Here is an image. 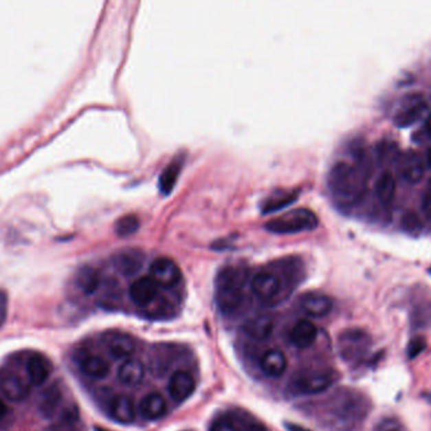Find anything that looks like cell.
Instances as JSON below:
<instances>
[{
	"label": "cell",
	"instance_id": "18",
	"mask_svg": "<svg viewBox=\"0 0 431 431\" xmlns=\"http://www.w3.org/2000/svg\"><path fill=\"white\" fill-rule=\"evenodd\" d=\"M110 415L118 423H131L135 419L134 402L125 395H119L113 397L110 404Z\"/></svg>",
	"mask_w": 431,
	"mask_h": 431
},
{
	"label": "cell",
	"instance_id": "25",
	"mask_svg": "<svg viewBox=\"0 0 431 431\" xmlns=\"http://www.w3.org/2000/svg\"><path fill=\"white\" fill-rule=\"evenodd\" d=\"M76 284L85 294H93L100 285V274L91 266H83L77 272Z\"/></svg>",
	"mask_w": 431,
	"mask_h": 431
},
{
	"label": "cell",
	"instance_id": "34",
	"mask_svg": "<svg viewBox=\"0 0 431 431\" xmlns=\"http://www.w3.org/2000/svg\"><path fill=\"white\" fill-rule=\"evenodd\" d=\"M285 428L289 431H310L305 428H302L300 425H296V423H285Z\"/></svg>",
	"mask_w": 431,
	"mask_h": 431
},
{
	"label": "cell",
	"instance_id": "3",
	"mask_svg": "<svg viewBox=\"0 0 431 431\" xmlns=\"http://www.w3.org/2000/svg\"><path fill=\"white\" fill-rule=\"evenodd\" d=\"M318 223L319 221L314 212L308 208H296L270 219L265 223V228L272 234H294L311 231L317 228Z\"/></svg>",
	"mask_w": 431,
	"mask_h": 431
},
{
	"label": "cell",
	"instance_id": "39",
	"mask_svg": "<svg viewBox=\"0 0 431 431\" xmlns=\"http://www.w3.org/2000/svg\"><path fill=\"white\" fill-rule=\"evenodd\" d=\"M429 192H430L431 193V178H430V181H429Z\"/></svg>",
	"mask_w": 431,
	"mask_h": 431
},
{
	"label": "cell",
	"instance_id": "24",
	"mask_svg": "<svg viewBox=\"0 0 431 431\" xmlns=\"http://www.w3.org/2000/svg\"><path fill=\"white\" fill-rule=\"evenodd\" d=\"M272 329H274V323L272 319L264 316L254 318L245 325L246 333L251 338L257 340H267L272 335Z\"/></svg>",
	"mask_w": 431,
	"mask_h": 431
},
{
	"label": "cell",
	"instance_id": "19",
	"mask_svg": "<svg viewBox=\"0 0 431 431\" xmlns=\"http://www.w3.org/2000/svg\"><path fill=\"white\" fill-rule=\"evenodd\" d=\"M143 254L137 250H126L115 256V266L124 275H133L139 272L143 266Z\"/></svg>",
	"mask_w": 431,
	"mask_h": 431
},
{
	"label": "cell",
	"instance_id": "15",
	"mask_svg": "<svg viewBox=\"0 0 431 431\" xmlns=\"http://www.w3.org/2000/svg\"><path fill=\"white\" fill-rule=\"evenodd\" d=\"M106 348L113 358L126 360L135 351V342L125 333H113L106 340Z\"/></svg>",
	"mask_w": 431,
	"mask_h": 431
},
{
	"label": "cell",
	"instance_id": "40",
	"mask_svg": "<svg viewBox=\"0 0 431 431\" xmlns=\"http://www.w3.org/2000/svg\"><path fill=\"white\" fill-rule=\"evenodd\" d=\"M429 400H430V401H431V393H430V399H429Z\"/></svg>",
	"mask_w": 431,
	"mask_h": 431
},
{
	"label": "cell",
	"instance_id": "1",
	"mask_svg": "<svg viewBox=\"0 0 431 431\" xmlns=\"http://www.w3.org/2000/svg\"><path fill=\"white\" fill-rule=\"evenodd\" d=\"M366 174L358 166L342 162L333 166L328 187L333 199L340 206H352L362 199L366 192Z\"/></svg>",
	"mask_w": 431,
	"mask_h": 431
},
{
	"label": "cell",
	"instance_id": "5",
	"mask_svg": "<svg viewBox=\"0 0 431 431\" xmlns=\"http://www.w3.org/2000/svg\"><path fill=\"white\" fill-rule=\"evenodd\" d=\"M429 106L423 96L420 95H408L402 98L399 107L393 115V124L397 128L405 129L412 126L416 122L423 119L428 113Z\"/></svg>",
	"mask_w": 431,
	"mask_h": 431
},
{
	"label": "cell",
	"instance_id": "12",
	"mask_svg": "<svg viewBox=\"0 0 431 431\" xmlns=\"http://www.w3.org/2000/svg\"><path fill=\"white\" fill-rule=\"evenodd\" d=\"M300 308L310 317L322 318L328 316L333 309L332 299L328 295L320 293H309L302 295Z\"/></svg>",
	"mask_w": 431,
	"mask_h": 431
},
{
	"label": "cell",
	"instance_id": "6",
	"mask_svg": "<svg viewBox=\"0 0 431 431\" xmlns=\"http://www.w3.org/2000/svg\"><path fill=\"white\" fill-rule=\"evenodd\" d=\"M149 276L155 280L159 287H172L179 283L181 269L169 257H158L149 266Z\"/></svg>",
	"mask_w": 431,
	"mask_h": 431
},
{
	"label": "cell",
	"instance_id": "31",
	"mask_svg": "<svg viewBox=\"0 0 431 431\" xmlns=\"http://www.w3.org/2000/svg\"><path fill=\"white\" fill-rule=\"evenodd\" d=\"M8 316V295L4 290H0V327L5 323Z\"/></svg>",
	"mask_w": 431,
	"mask_h": 431
},
{
	"label": "cell",
	"instance_id": "32",
	"mask_svg": "<svg viewBox=\"0 0 431 431\" xmlns=\"http://www.w3.org/2000/svg\"><path fill=\"white\" fill-rule=\"evenodd\" d=\"M210 431H239L234 423L228 420H217L216 423L212 425Z\"/></svg>",
	"mask_w": 431,
	"mask_h": 431
},
{
	"label": "cell",
	"instance_id": "7",
	"mask_svg": "<svg viewBox=\"0 0 431 431\" xmlns=\"http://www.w3.org/2000/svg\"><path fill=\"white\" fill-rule=\"evenodd\" d=\"M281 281L279 276L275 272H257L256 275L251 280V289L257 298L263 300H269L279 294Z\"/></svg>",
	"mask_w": 431,
	"mask_h": 431
},
{
	"label": "cell",
	"instance_id": "10",
	"mask_svg": "<svg viewBox=\"0 0 431 431\" xmlns=\"http://www.w3.org/2000/svg\"><path fill=\"white\" fill-rule=\"evenodd\" d=\"M333 382L334 377L329 373H313L294 381V390L295 393L302 395H314L328 390Z\"/></svg>",
	"mask_w": 431,
	"mask_h": 431
},
{
	"label": "cell",
	"instance_id": "33",
	"mask_svg": "<svg viewBox=\"0 0 431 431\" xmlns=\"http://www.w3.org/2000/svg\"><path fill=\"white\" fill-rule=\"evenodd\" d=\"M423 210L425 214L431 219V193L429 192L423 201Z\"/></svg>",
	"mask_w": 431,
	"mask_h": 431
},
{
	"label": "cell",
	"instance_id": "21",
	"mask_svg": "<svg viewBox=\"0 0 431 431\" xmlns=\"http://www.w3.org/2000/svg\"><path fill=\"white\" fill-rule=\"evenodd\" d=\"M140 412L149 420H157L166 412V402L162 395L151 393L140 402Z\"/></svg>",
	"mask_w": 431,
	"mask_h": 431
},
{
	"label": "cell",
	"instance_id": "11",
	"mask_svg": "<svg viewBox=\"0 0 431 431\" xmlns=\"http://www.w3.org/2000/svg\"><path fill=\"white\" fill-rule=\"evenodd\" d=\"M195 388H196L195 378L186 371H177L169 379L168 385L169 395L175 402L187 400L189 396L195 393Z\"/></svg>",
	"mask_w": 431,
	"mask_h": 431
},
{
	"label": "cell",
	"instance_id": "16",
	"mask_svg": "<svg viewBox=\"0 0 431 431\" xmlns=\"http://www.w3.org/2000/svg\"><path fill=\"white\" fill-rule=\"evenodd\" d=\"M260 367L265 375L270 377H280L287 370V357L280 349H269L260 358Z\"/></svg>",
	"mask_w": 431,
	"mask_h": 431
},
{
	"label": "cell",
	"instance_id": "29",
	"mask_svg": "<svg viewBox=\"0 0 431 431\" xmlns=\"http://www.w3.org/2000/svg\"><path fill=\"white\" fill-rule=\"evenodd\" d=\"M373 431H408L405 425L396 417H385L378 421Z\"/></svg>",
	"mask_w": 431,
	"mask_h": 431
},
{
	"label": "cell",
	"instance_id": "2",
	"mask_svg": "<svg viewBox=\"0 0 431 431\" xmlns=\"http://www.w3.org/2000/svg\"><path fill=\"white\" fill-rule=\"evenodd\" d=\"M243 302L241 275L234 267H225L216 280V302L223 314H234Z\"/></svg>",
	"mask_w": 431,
	"mask_h": 431
},
{
	"label": "cell",
	"instance_id": "8",
	"mask_svg": "<svg viewBox=\"0 0 431 431\" xmlns=\"http://www.w3.org/2000/svg\"><path fill=\"white\" fill-rule=\"evenodd\" d=\"M397 169L404 181H408L410 184H415L421 181L425 172L423 160L415 151H408L402 154L397 163Z\"/></svg>",
	"mask_w": 431,
	"mask_h": 431
},
{
	"label": "cell",
	"instance_id": "38",
	"mask_svg": "<svg viewBox=\"0 0 431 431\" xmlns=\"http://www.w3.org/2000/svg\"><path fill=\"white\" fill-rule=\"evenodd\" d=\"M93 430H95V431H110V430H106V429H104V428H100V426H95V429H93Z\"/></svg>",
	"mask_w": 431,
	"mask_h": 431
},
{
	"label": "cell",
	"instance_id": "23",
	"mask_svg": "<svg viewBox=\"0 0 431 431\" xmlns=\"http://www.w3.org/2000/svg\"><path fill=\"white\" fill-rule=\"evenodd\" d=\"M375 192L381 203L388 204L393 202L396 192V181L391 172L386 170L379 174L375 184Z\"/></svg>",
	"mask_w": 431,
	"mask_h": 431
},
{
	"label": "cell",
	"instance_id": "41",
	"mask_svg": "<svg viewBox=\"0 0 431 431\" xmlns=\"http://www.w3.org/2000/svg\"><path fill=\"white\" fill-rule=\"evenodd\" d=\"M430 272H431V270H430Z\"/></svg>",
	"mask_w": 431,
	"mask_h": 431
},
{
	"label": "cell",
	"instance_id": "20",
	"mask_svg": "<svg viewBox=\"0 0 431 431\" xmlns=\"http://www.w3.org/2000/svg\"><path fill=\"white\" fill-rule=\"evenodd\" d=\"M144 375L143 363L135 358H126L118 370V377L126 386L139 385L143 381Z\"/></svg>",
	"mask_w": 431,
	"mask_h": 431
},
{
	"label": "cell",
	"instance_id": "17",
	"mask_svg": "<svg viewBox=\"0 0 431 431\" xmlns=\"http://www.w3.org/2000/svg\"><path fill=\"white\" fill-rule=\"evenodd\" d=\"M317 327L309 320H299L290 332L291 343L300 349L310 347L317 340Z\"/></svg>",
	"mask_w": 431,
	"mask_h": 431
},
{
	"label": "cell",
	"instance_id": "30",
	"mask_svg": "<svg viewBox=\"0 0 431 431\" xmlns=\"http://www.w3.org/2000/svg\"><path fill=\"white\" fill-rule=\"evenodd\" d=\"M426 347V342L421 337H417L410 342L408 347V358H415L423 352Z\"/></svg>",
	"mask_w": 431,
	"mask_h": 431
},
{
	"label": "cell",
	"instance_id": "22",
	"mask_svg": "<svg viewBox=\"0 0 431 431\" xmlns=\"http://www.w3.org/2000/svg\"><path fill=\"white\" fill-rule=\"evenodd\" d=\"M181 166H183V158H174L160 174L159 188L163 195H169L173 190L174 186L179 178Z\"/></svg>",
	"mask_w": 431,
	"mask_h": 431
},
{
	"label": "cell",
	"instance_id": "36",
	"mask_svg": "<svg viewBox=\"0 0 431 431\" xmlns=\"http://www.w3.org/2000/svg\"><path fill=\"white\" fill-rule=\"evenodd\" d=\"M5 414H7V406H5V404L3 401L0 400V419L4 417Z\"/></svg>",
	"mask_w": 431,
	"mask_h": 431
},
{
	"label": "cell",
	"instance_id": "35",
	"mask_svg": "<svg viewBox=\"0 0 431 431\" xmlns=\"http://www.w3.org/2000/svg\"><path fill=\"white\" fill-rule=\"evenodd\" d=\"M425 130L431 137V113L428 116V119L425 121Z\"/></svg>",
	"mask_w": 431,
	"mask_h": 431
},
{
	"label": "cell",
	"instance_id": "4",
	"mask_svg": "<svg viewBox=\"0 0 431 431\" xmlns=\"http://www.w3.org/2000/svg\"><path fill=\"white\" fill-rule=\"evenodd\" d=\"M338 352L347 362L361 361L371 347L370 335L361 329H347L338 337Z\"/></svg>",
	"mask_w": 431,
	"mask_h": 431
},
{
	"label": "cell",
	"instance_id": "28",
	"mask_svg": "<svg viewBox=\"0 0 431 431\" xmlns=\"http://www.w3.org/2000/svg\"><path fill=\"white\" fill-rule=\"evenodd\" d=\"M295 192H284V193H278L275 196L270 197V199L265 203L264 213H272V212L281 210L283 207H285L287 204L293 203L296 198Z\"/></svg>",
	"mask_w": 431,
	"mask_h": 431
},
{
	"label": "cell",
	"instance_id": "26",
	"mask_svg": "<svg viewBox=\"0 0 431 431\" xmlns=\"http://www.w3.org/2000/svg\"><path fill=\"white\" fill-rule=\"evenodd\" d=\"M83 373L87 375L89 377L92 378H104L109 375L110 371V364L107 363L106 360L98 357V355H90L87 358H85L81 364Z\"/></svg>",
	"mask_w": 431,
	"mask_h": 431
},
{
	"label": "cell",
	"instance_id": "9",
	"mask_svg": "<svg viewBox=\"0 0 431 431\" xmlns=\"http://www.w3.org/2000/svg\"><path fill=\"white\" fill-rule=\"evenodd\" d=\"M158 284L151 276H142L133 281L129 289V295L136 305L144 307L155 299L158 294Z\"/></svg>",
	"mask_w": 431,
	"mask_h": 431
},
{
	"label": "cell",
	"instance_id": "27",
	"mask_svg": "<svg viewBox=\"0 0 431 431\" xmlns=\"http://www.w3.org/2000/svg\"><path fill=\"white\" fill-rule=\"evenodd\" d=\"M140 227V221L135 214H126L116 221L115 232L119 237H130Z\"/></svg>",
	"mask_w": 431,
	"mask_h": 431
},
{
	"label": "cell",
	"instance_id": "37",
	"mask_svg": "<svg viewBox=\"0 0 431 431\" xmlns=\"http://www.w3.org/2000/svg\"><path fill=\"white\" fill-rule=\"evenodd\" d=\"M426 158H428V163H429V166H431V149H429V151H428V157H426Z\"/></svg>",
	"mask_w": 431,
	"mask_h": 431
},
{
	"label": "cell",
	"instance_id": "14",
	"mask_svg": "<svg viewBox=\"0 0 431 431\" xmlns=\"http://www.w3.org/2000/svg\"><path fill=\"white\" fill-rule=\"evenodd\" d=\"M0 391L8 400L21 402L28 397L30 387L22 378L15 376L13 373H9L0 377Z\"/></svg>",
	"mask_w": 431,
	"mask_h": 431
},
{
	"label": "cell",
	"instance_id": "13",
	"mask_svg": "<svg viewBox=\"0 0 431 431\" xmlns=\"http://www.w3.org/2000/svg\"><path fill=\"white\" fill-rule=\"evenodd\" d=\"M52 362L43 355H33L27 362V372L30 384L42 386L52 373Z\"/></svg>",
	"mask_w": 431,
	"mask_h": 431
}]
</instances>
